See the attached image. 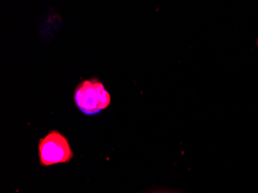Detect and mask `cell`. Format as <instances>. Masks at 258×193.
<instances>
[{
  "label": "cell",
  "mask_w": 258,
  "mask_h": 193,
  "mask_svg": "<svg viewBox=\"0 0 258 193\" xmlns=\"http://www.w3.org/2000/svg\"><path fill=\"white\" fill-rule=\"evenodd\" d=\"M75 101L84 114L94 115L109 106L111 96L99 80L91 78L78 84L75 91Z\"/></svg>",
  "instance_id": "1"
},
{
  "label": "cell",
  "mask_w": 258,
  "mask_h": 193,
  "mask_svg": "<svg viewBox=\"0 0 258 193\" xmlns=\"http://www.w3.org/2000/svg\"><path fill=\"white\" fill-rule=\"evenodd\" d=\"M38 148L40 164L44 166L66 163L73 158L68 141L57 131L50 132L40 139Z\"/></svg>",
  "instance_id": "2"
}]
</instances>
